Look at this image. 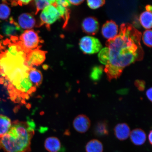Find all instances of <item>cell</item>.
Masks as SVG:
<instances>
[{"label": "cell", "instance_id": "cell-1", "mask_svg": "<svg viewBox=\"0 0 152 152\" xmlns=\"http://www.w3.org/2000/svg\"><path fill=\"white\" fill-rule=\"evenodd\" d=\"M142 34L132 24L123 23L118 35L108 40L106 47L98 54L100 62L105 66L108 80L118 78L124 69L144 58L140 40Z\"/></svg>", "mask_w": 152, "mask_h": 152}, {"label": "cell", "instance_id": "cell-2", "mask_svg": "<svg viewBox=\"0 0 152 152\" xmlns=\"http://www.w3.org/2000/svg\"><path fill=\"white\" fill-rule=\"evenodd\" d=\"M26 52L20 43L9 45L0 57V75L7 81L11 96L14 90L19 91L21 85L28 78L30 68L26 63Z\"/></svg>", "mask_w": 152, "mask_h": 152}, {"label": "cell", "instance_id": "cell-3", "mask_svg": "<svg viewBox=\"0 0 152 152\" xmlns=\"http://www.w3.org/2000/svg\"><path fill=\"white\" fill-rule=\"evenodd\" d=\"M35 128L32 120L14 121L8 132L0 138V150L5 152H30Z\"/></svg>", "mask_w": 152, "mask_h": 152}, {"label": "cell", "instance_id": "cell-4", "mask_svg": "<svg viewBox=\"0 0 152 152\" xmlns=\"http://www.w3.org/2000/svg\"><path fill=\"white\" fill-rule=\"evenodd\" d=\"M20 43L24 50L28 53L36 49L40 42L37 33L33 30H26L20 37Z\"/></svg>", "mask_w": 152, "mask_h": 152}, {"label": "cell", "instance_id": "cell-5", "mask_svg": "<svg viewBox=\"0 0 152 152\" xmlns=\"http://www.w3.org/2000/svg\"><path fill=\"white\" fill-rule=\"evenodd\" d=\"M79 47L82 52L88 54L99 52L102 48L99 39L90 36H86L82 38L80 41Z\"/></svg>", "mask_w": 152, "mask_h": 152}, {"label": "cell", "instance_id": "cell-6", "mask_svg": "<svg viewBox=\"0 0 152 152\" xmlns=\"http://www.w3.org/2000/svg\"><path fill=\"white\" fill-rule=\"evenodd\" d=\"M40 18L42 23L47 26L54 23L59 19L60 15L56 8V4L49 5L44 9L41 13Z\"/></svg>", "mask_w": 152, "mask_h": 152}, {"label": "cell", "instance_id": "cell-7", "mask_svg": "<svg viewBox=\"0 0 152 152\" xmlns=\"http://www.w3.org/2000/svg\"><path fill=\"white\" fill-rule=\"evenodd\" d=\"M26 55V61L29 67L42 64L45 59L46 52L38 48L29 51Z\"/></svg>", "mask_w": 152, "mask_h": 152}, {"label": "cell", "instance_id": "cell-8", "mask_svg": "<svg viewBox=\"0 0 152 152\" xmlns=\"http://www.w3.org/2000/svg\"><path fill=\"white\" fill-rule=\"evenodd\" d=\"M73 126L75 130L79 133H85L90 129L91 121L86 115L81 114L77 116L73 121Z\"/></svg>", "mask_w": 152, "mask_h": 152}, {"label": "cell", "instance_id": "cell-9", "mask_svg": "<svg viewBox=\"0 0 152 152\" xmlns=\"http://www.w3.org/2000/svg\"><path fill=\"white\" fill-rule=\"evenodd\" d=\"M119 28L117 25L113 20L107 21L102 28V34L103 37L108 40L113 39L118 35Z\"/></svg>", "mask_w": 152, "mask_h": 152}, {"label": "cell", "instance_id": "cell-10", "mask_svg": "<svg viewBox=\"0 0 152 152\" xmlns=\"http://www.w3.org/2000/svg\"><path fill=\"white\" fill-rule=\"evenodd\" d=\"M82 26L83 31L89 35H95L99 29L98 20L93 17L85 18L83 22Z\"/></svg>", "mask_w": 152, "mask_h": 152}, {"label": "cell", "instance_id": "cell-11", "mask_svg": "<svg viewBox=\"0 0 152 152\" xmlns=\"http://www.w3.org/2000/svg\"><path fill=\"white\" fill-rule=\"evenodd\" d=\"M114 131L116 137L121 141L127 139L131 132L130 127L125 123L118 124L114 128Z\"/></svg>", "mask_w": 152, "mask_h": 152}, {"label": "cell", "instance_id": "cell-12", "mask_svg": "<svg viewBox=\"0 0 152 152\" xmlns=\"http://www.w3.org/2000/svg\"><path fill=\"white\" fill-rule=\"evenodd\" d=\"M18 25L21 28L30 30L35 26L36 20L32 15L28 13L20 15L18 18Z\"/></svg>", "mask_w": 152, "mask_h": 152}, {"label": "cell", "instance_id": "cell-13", "mask_svg": "<svg viewBox=\"0 0 152 152\" xmlns=\"http://www.w3.org/2000/svg\"><path fill=\"white\" fill-rule=\"evenodd\" d=\"M130 137L132 143L137 146L143 145L147 139L145 132L140 128L134 129L131 132Z\"/></svg>", "mask_w": 152, "mask_h": 152}, {"label": "cell", "instance_id": "cell-14", "mask_svg": "<svg viewBox=\"0 0 152 152\" xmlns=\"http://www.w3.org/2000/svg\"><path fill=\"white\" fill-rule=\"evenodd\" d=\"M44 146L45 149L49 152H60L63 150L60 140L55 137H50L46 138Z\"/></svg>", "mask_w": 152, "mask_h": 152}, {"label": "cell", "instance_id": "cell-15", "mask_svg": "<svg viewBox=\"0 0 152 152\" xmlns=\"http://www.w3.org/2000/svg\"><path fill=\"white\" fill-rule=\"evenodd\" d=\"M18 24L12 20H10L9 22L5 23L1 26L3 34L8 37L16 35L21 30Z\"/></svg>", "mask_w": 152, "mask_h": 152}, {"label": "cell", "instance_id": "cell-16", "mask_svg": "<svg viewBox=\"0 0 152 152\" xmlns=\"http://www.w3.org/2000/svg\"><path fill=\"white\" fill-rule=\"evenodd\" d=\"M28 77L34 87H39L42 83L43 76L41 72L35 68L31 67L28 71Z\"/></svg>", "mask_w": 152, "mask_h": 152}, {"label": "cell", "instance_id": "cell-17", "mask_svg": "<svg viewBox=\"0 0 152 152\" xmlns=\"http://www.w3.org/2000/svg\"><path fill=\"white\" fill-rule=\"evenodd\" d=\"M12 124L9 118L5 115H0V138L8 132Z\"/></svg>", "mask_w": 152, "mask_h": 152}, {"label": "cell", "instance_id": "cell-18", "mask_svg": "<svg viewBox=\"0 0 152 152\" xmlns=\"http://www.w3.org/2000/svg\"><path fill=\"white\" fill-rule=\"evenodd\" d=\"M85 150L86 152H103V144L99 140L93 139L87 142Z\"/></svg>", "mask_w": 152, "mask_h": 152}, {"label": "cell", "instance_id": "cell-19", "mask_svg": "<svg viewBox=\"0 0 152 152\" xmlns=\"http://www.w3.org/2000/svg\"><path fill=\"white\" fill-rule=\"evenodd\" d=\"M140 20L143 27L148 30L151 29L152 25V14L151 12L145 11L140 15Z\"/></svg>", "mask_w": 152, "mask_h": 152}, {"label": "cell", "instance_id": "cell-20", "mask_svg": "<svg viewBox=\"0 0 152 152\" xmlns=\"http://www.w3.org/2000/svg\"><path fill=\"white\" fill-rule=\"evenodd\" d=\"M94 132L98 136L107 135L109 131L107 123L105 121H102L97 123L94 127Z\"/></svg>", "mask_w": 152, "mask_h": 152}, {"label": "cell", "instance_id": "cell-21", "mask_svg": "<svg viewBox=\"0 0 152 152\" xmlns=\"http://www.w3.org/2000/svg\"><path fill=\"white\" fill-rule=\"evenodd\" d=\"M56 2V1L52 0H37L35 1V4L37 9L36 14H37L39 11L43 10L48 6L54 4Z\"/></svg>", "mask_w": 152, "mask_h": 152}, {"label": "cell", "instance_id": "cell-22", "mask_svg": "<svg viewBox=\"0 0 152 152\" xmlns=\"http://www.w3.org/2000/svg\"><path fill=\"white\" fill-rule=\"evenodd\" d=\"M103 71V66H96L93 67L90 74L91 79L94 81L99 80L100 79Z\"/></svg>", "mask_w": 152, "mask_h": 152}, {"label": "cell", "instance_id": "cell-23", "mask_svg": "<svg viewBox=\"0 0 152 152\" xmlns=\"http://www.w3.org/2000/svg\"><path fill=\"white\" fill-rule=\"evenodd\" d=\"M11 10L8 5L4 3L0 4V20H4L9 18Z\"/></svg>", "mask_w": 152, "mask_h": 152}, {"label": "cell", "instance_id": "cell-24", "mask_svg": "<svg viewBox=\"0 0 152 152\" xmlns=\"http://www.w3.org/2000/svg\"><path fill=\"white\" fill-rule=\"evenodd\" d=\"M56 4V3H55ZM56 8L59 13L60 17H62L65 20V24L68 22L69 18V11L66 7H64L60 5L56 4Z\"/></svg>", "mask_w": 152, "mask_h": 152}, {"label": "cell", "instance_id": "cell-25", "mask_svg": "<svg viewBox=\"0 0 152 152\" xmlns=\"http://www.w3.org/2000/svg\"><path fill=\"white\" fill-rule=\"evenodd\" d=\"M152 31L151 30H148L144 32L142 39L144 44L147 46L152 47Z\"/></svg>", "mask_w": 152, "mask_h": 152}, {"label": "cell", "instance_id": "cell-26", "mask_svg": "<svg viewBox=\"0 0 152 152\" xmlns=\"http://www.w3.org/2000/svg\"><path fill=\"white\" fill-rule=\"evenodd\" d=\"M104 0H88L87 1V4L90 8L95 9L99 8L105 4Z\"/></svg>", "mask_w": 152, "mask_h": 152}, {"label": "cell", "instance_id": "cell-27", "mask_svg": "<svg viewBox=\"0 0 152 152\" xmlns=\"http://www.w3.org/2000/svg\"><path fill=\"white\" fill-rule=\"evenodd\" d=\"M134 85L138 90L140 91H143L145 90V81L140 80H137L135 81Z\"/></svg>", "mask_w": 152, "mask_h": 152}, {"label": "cell", "instance_id": "cell-28", "mask_svg": "<svg viewBox=\"0 0 152 152\" xmlns=\"http://www.w3.org/2000/svg\"><path fill=\"white\" fill-rule=\"evenodd\" d=\"M56 4L57 5H60L64 7L67 8L68 7L71 6V4L69 1L66 0H59L56 1Z\"/></svg>", "mask_w": 152, "mask_h": 152}, {"label": "cell", "instance_id": "cell-29", "mask_svg": "<svg viewBox=\"0 0 152 152\" xmlns=\"http://www.w3.org/2000/svg\"><path fill=\"white\" fill-rule=\"evenodd\" d=\"M152 87L148 89L146 91V94L148 99L152 102Z\"/></svg>", "mask_w": 152, "mask_h": 152}, {"label": "cell", "instance_id": "cell-30", "mask_svg": "<svg viewBox=\"0 0 152 152\" xmlns=\"http://www.w3.org/2000/svg\"><path fill=\"white\" fill-rule=\"evenodd\" d=\"M71 4L75 5H79L82 3L84 1L82 0H79V1H69Z\"/></svg>", "mask_w": 152, "mask_h": 152}, {"label": "cell", "instance_id": "cell-31", "mask_svg": "<svg viewBox=\"0 0 152 152\" xmlns=\"http://www.w3.org/2000/svg\"><path fill=\"white\" fill-rule=\"evenodd\" d=\"M148 140H149V143L151 144V145H152V131L151 130L150 131L149 134H148Z\"/></svg>", "mask_w": 152, "mask_h": 152}, {"label": "cell", "instance_id": "cell-32", "mask_svg": "<svg viewBox=\"0 0 152 152\" xmlns=\"http://www.w3.org/2000/svg\"><path fill=\"white\" fill-rule=\"evenodd\" d=\"M31 1H18V3L22 5H26L29 3Z\"/></svg>", "mask_w": 152, "mask_h": 152}, {"label": "cell", "instance_id": "cell-33", "mask_svg": "<svg viewBox=\"0 0 152 152\" xmlns=\"http://www.w3.org/2000/svg\"><path fill=\"white\" fill-rule=\"evenodd\" d=\"M146 10L147 11L152 12V6L151 5H147L145 7Z\"/></svg>", "mask_w": 152, "mask_h": 152}]
</instances>
